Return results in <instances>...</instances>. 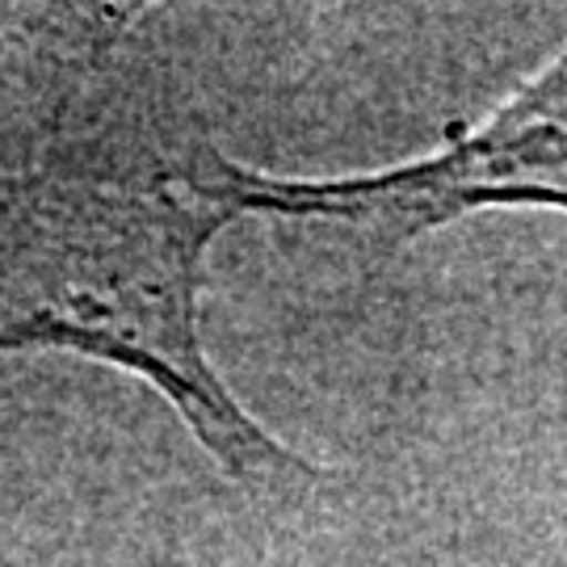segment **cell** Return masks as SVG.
<instances>
[{
  "label": "cell",
  "instance_id": "cell-1",
  "mask_svg": "<svg viewBox=\"0 0 567 567\" xmlns=\"http://www.w3.org/2000/svg\"><path fill=\"white\" fill-rule=\"evenodd\" d=\"M231 164L164 93L89 72L0 168V349H72L126 365L240 475L295 466L227 395L198 337L206 244L257 210Z\"/></svg>",
  "mask_w": 567,
  "mask_h": 567
},
{
  "label": "cell",
  "instance_id": "cell-2",
  "mask_svg": "<svg viewBox=\"0 0 567 567\" xmlns=\"http://www.w3.org/2000/svg\"><path fill=\"white\" fill-rule=\"evenodd\" d=\"M529 203L567 210V47L505 110L429 161L353 182L261 177L257 194L265 215L353 219L391 240H412L480 206Z\"/></svg>",
  "mask_w": 567,
  "mask_h": 567
}]
</instances>
